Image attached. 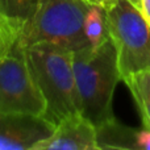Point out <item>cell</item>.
I'll return each instance as SVG.
<instances>
[{"label":"cell","mask_w":150,"mask_h":150,"mask_svg":"<svg viewBox=\"0 0 150 150\" xmlns=\"http://www.w3.org/2000/svg\"><path fill=\"white\" fill-rule=\"evenodd\" d=\"M116 1L117 0H93V4H101L105 8H109V7H112Z\"/></svg>","instance_id":"13"},{"label":"cell","mask_w":150,"mask_h":150,"mask_svg":"<svg viewBox=\"0 0 150 150\" xmlns=\"http://www.w3.org/2000/svg\"><path fill=\"white\" fill-rule=\"evenodd\" d=\"M88 5L84 0H38L36 12L15 49L52 44L74 53L88 47L83 30Z\"/></svg>","instance_id":"3"},{"label":"cell","mask_w":150,"mask_h":150,"mask_svg":"<svg viewBox=\"0 0 150 150\" xmlns=\"http://www.w3.org/2000/svg\"><path fill=\"white\" fill-rule=\"evenodd\" d=\"M108 37L116 50L120 79L150 69V24L129 0H117L107 8Z\"/></svg>","instance_id":"4"},{"label":"cell","mask_w":150,"mask_h":150,"mask_svg":"<svg viewBox=\"0 0 150 150\" xmlns=\"http://www.w3.org/2000/svg\"><path fill=\"white\" fill-rule=\"evenodd\" d=\"M96 141L98 150H150V130L128 127L113 117L96 127Z\"/></svg>","instance_id":"9"},{"label":"cell","mask_w":150,"mask_h":150,"mask_svg":"<svg viewBox=\"0 0 150 150\" xmlns=\"http://www.w3.org/2000/svg\"><path fill=\"white\" fill-rule=\"evenodd\" d=\"M141 12L144 13L145 18L150 24V0H141Z\"/></svg>","instance_id":"12"},{"label":"cell","mask_w":150,"mask_h":150,"mask_svg":"<svg viewBox=\"0 0 150 150\" xmlns=\"http://www.w3.org/2000/svg\"><path fill=\"white\" fill-rule=\"evenodd\" d=\"M54 129L53 122L38 115H0V150H33Z\"/></svg>","instance_id":"6"},{"label":"cell","mask_w":150,"mask_h":150,"mask_svg":"<svg viewBox=\"0 0 150 150\" xmlns=\"http://www.w3.org/2000/svg\"><path fill=\"white\" fill-rule=\"evenodd\" d=\"M83 30L87 40V44L91 49L100 46L108 37L107 26V8L101 4H90L84 16Z\"/></svg>","instance_id":"10"},{"label":"cell","mask_w":150,"mask_h":150,"mask_svg":"<svg viewBox=\"0 0 150 150\" xmlns=\"http://www.w3.org/2000/svg\"><path fill=\"white\" fill-rule=\"evenodd\" d=\"M133 5H136L137 8H141V0H129Z\"/></svg>","instance_id":"14"},{"label":"cell","mask_w":150,"mask_h":150,"mask_svg":"<svg viewBox=\"0 0 150 150\" xmlns=\"http://www.w3.org/2000/svg\"><path fill=\"white\" fill-rule=\"evenodd\" d=\"M46 104L28 66L24 50L0 55V115L44 116Z\"/></svg>","instance_id":"5"},{"label":"cell","mask_w":150,"mask_h":150,"mask_svg":"<svg viewBox=\"0 0 150 150\" xmlns=\"http://www.w3.org/2000/svg\"><path fill=\"white\" fill-rule=\"evenodd\" d=\"M124 83L137 104L144 128L150 130V69L134 74Z\"/></svg>","instance_id":"11"},{"label":"cell","mask_w":150,"mask_h":150,"mask_svg":"<svg viewBox=\"0 0 150 150\" xmlns=\"http://www.w3.org/2000/svg\"><path fill=\"white\" fill-rule=\"evenodd\" d=\"M38 0H0V55L17 46Z\"/></svg>","instance_id":"8"},{"label":"cell","mask_w":150,"mask_h":150,"mask_svg":"<svg viewBox=\"0 0 150 150\" xmlns=\"http://www.w3.org/2000/svg\"><path fill=\"white\" fill-rule=\"evenodd\" d=\"M96 128L82 113L61 120L50 137L38 142L33 150H96Z\"/></svg>","instance_id":"7"},{"label":"cell","mask_w":150,"mask_h":150,"mask_svg":"<svg viewBox=\"0 0 150 150\" xmlns=\"http://www.w3.org/2000/svg\"><path fill=\"white\" fill-rule=\"evenodd\" d=\"M23 50L46 104L45 119L57 125L65 117L82 113L73 67V52L52 44H36Z\"/></svg>","instance_id":"1"},{"label":"cell","mask_w":150,"mask_h":150,"mask_svg":"<svg viewBox=\"0 0 150 150\" xmlns=\"http://www.w3.org/2000/svg\"><path fill=\"white\" fill-rule=\"evenodd\" d=\"M73 67L82 115L95 128L113 119V93L121 79L111 38L96 49L88 46L74 52Z\"/></svg>","instance_id":"2"},{"label":"cell","mask_w":150,"mask_h":150,"mask_svg":"<svg viewBox=\"0 0 150 150\" xmlns=\"http://www.w3.org/2000/svg\"><path fill=\"white\" fill-rule=\"evenodd\" d=\"M84 1H87V3H90V4H93V0H84Z\"/></svg>","instance_id":"15"}]
</instances>
